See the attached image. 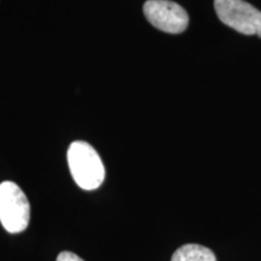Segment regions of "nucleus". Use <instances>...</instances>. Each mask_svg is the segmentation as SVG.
<instances>
[{"label": "nucleus", "instance_id": "6", "mask_svg": "<svg viewBox=\"0 0 261 261\" xmlns=\"http://www.w3.org/2000/svg\"><path fill=\"white\" fill-rule=\"evenodd\" d=\"M57 261H84L80 256L71 252H62L57 256Z\"/></svg>", "mask_w": 261, "mask_h": 261}, {"label": "nucleus", "instance_id": "1", "mask_svg": "<svg viewBox=\"0 0 261 261\" xmlns=\"http://www.w3.org/2000/svg\"><path fill=\"white\" fill-rule=\"evenodd\" d=\"M68 165L71 177L84 190H96L103 184L106 168L102 159L89 143L81 140L71 143L68 150Z\"/></svg>", "mask_w": 261, "mask_h": 261}, {"label": "nucleus", "instance_id": "5", "mask_svg": "<svg viewBox=\"0 0 261 261\" xmlns=\"http://www.w3.org/2000/svg\"><path fill=\"white\" fill-rule=\"evenodd\" d=\"M171 261H217L210 248L200 244H185L175 250Z\"/></svg>", "mask_w": 261, "mask_h": 261}, {"label": "nucleus", "instance_id": "4", "mask_svg": "<svg viewBox=\"0 0 261 261\" xmlns=\"http://www.w3.org/2000/svg\"><path fill=\"white\" fill-rule=\"evenodd\" d=\"M143 11L150 23L165 33L179 34L188 28V12L171 0H148Z\"/></svg>", "mask_w": 261, "mask_h": 261}, {"label": "nucleus", "instance_id": "3", "mask_svg": "<svg viewBox=\"0 0 261 261\" xmlns=\"http://www.w3.org/2000/svg\"><path fill=\"white\" fill-rule=\"evenodd\" d=\"M218 17L227 27L244 35L261 38V11L244 0H214Z\"/></svg>", "mask_w": 261, "mask_h": 261}, {"label": "nucleus", "instance_id": "2", "mask_svg": "<svg viewBox=\"0 0 261 261\" xmlns=\"http://www.w3.org/2000/svg\"><path fill=\"white\" fill-rule=\"evenodd\" d=\"M31 205L27 196L14 181L0 184V223L10 233H19L28 227Z\"/></svg>", "mask_w": 261, "mask_h": 261}]
</instances>
